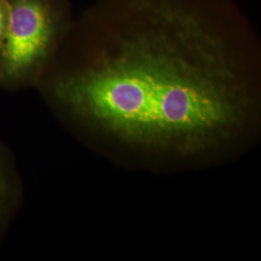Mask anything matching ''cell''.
<instances>
[{
    "instance_id": "1",
    "label": "cell",
    "mask_w": 261,
    "mask_h": 261,
    "mask_svg": "<svg viewBox=\"0 0 261 261\" xmlns=\"http://www.w3.org/2000/svg\"><path fill=\"white\" fill-rule=\"evenodd\" d=\"M51 20L41 0H15L2 42V64L7 75H18L35 63L47 49Z\"/></svg>"
},
{
    "instance_id": "2",
    "label": "cell",
    "mask_w": 261,
    "mask_h": 261,
    "mask_svg": "<svg viewBox=\"0 0 261 261\" xmlns=\"http://www.w3.org/2000/svg\"><path fill=\"white\" fill-rule=\"evenodd\" d=\"M10 3L7 0H0V47L5 36V31L8 22Z\"/></svg>"
},
{
    "instance_id": "3",
    "label": "cell",
    "mask_w": 261,
    "mask_h": 261,
    "mask_svg": "<svg viewBox=\"0 0 261 261\" xmlns=\"http://www.w3.org/2000/svg\"><path fill=\"white\" fill-rule=\"evenodd\" d=\"M1 192H2V182H1V179H0V196H1Z\"/></svg>"
}]
</instances>
